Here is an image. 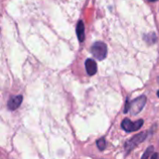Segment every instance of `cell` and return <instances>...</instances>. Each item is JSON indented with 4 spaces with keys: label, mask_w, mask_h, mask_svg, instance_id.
I'll return each instance as SVG.
<instances>
[{
    "label": "cell",
    "mask_w": 159,
    "mask_h": 159,
    "mask_svg": "<svg viewBox=\"0 0 159 159\" xmlns=\"http://www.w3.org/2000/svg\"><path fill=\"white\" fill-rule=\"evenodd\" d=\"M146 103V97L144 95L138 97L137 99H135L132 102L127 101L126 102V108H125V113H128L129 111H130L131 115H138L144 107Z\"/></svg>",
    "instance_id": "obj_1"
},
{
    "label": "cell",
    "mask_w": 159,
    "mask_h": 159,
    "mask_svg": "<svg viewBox=\"0 0 159 159\" xmlns=\"http://www.w3.org/2000/svg\"><path fill=\"white\" fill-rule=\"evenodd\" d=\"M148 136V132L145 131V132H142V133H139L137 135H135L133 138H131L130 140L127 141L126 143H125V149H126V152L127 154H129L134 148H136L141 143L144 142L145 139L147 138Z\"/></svg>",
    "instance_id": "obj_2"
},
{
    "label": "cell",
    "mask_w": 159,
    "mask_h": 159,
    "mask_svg": "<svg viewBox=\"0 0 159 159\" xmlns=\"http://www.w3.org/2000/svg\"><path fill=\"white\" fill-rule=\"evenodd\" d=\"M91 54L99 61H102L107 55V46L103 42H96L91 46Z\"/></svg>",
    "instance_id": "obj_3"
},
{
    "label": "cell",
    "mask_w": 159,
    "mask_h": 159,
    "mask_svg": "<svg viewBox=\"0 0 159 159\" xmlns=\"http://www.w3.org/2000/svg\"><path fill=\"white\" fill-rule=\"evenodd\" d=\"M143 125V120L140 119L136 122H131L129 118H126L121 123V128L127 132H132L140 129Z\"/></svg>",
    "instance_id": "obj_4"
},
{
    "label": "cell",
    "mask_w": 159,
    "mask_h": 159,
    "mask_svg": "<svg viewBox=\"0 0 159 159\" xmlns=\"http://www.w3.org/2000/svg\"><path fill=\"white\" fill-rule=\"evenodd\" d=\"M23 100V97L21 95H17V96H13L11 97L8 102H7V107L9 110L14 111L16 109H18L20 107V105L21 104Z\"/></svg>",
    "instance_id": "obj_5"
},
{
    "label": "cell",
    "mask_w": 159,
    "mask_h": 159,
    "mask_svg": "<svg viewBox=\"0 0 159 159\" xmlns=\"http://www.w3.org/2000/svg\"><path fill=\"white\" fill-rule=\"evenodd\" d=\"M85 66H86L87 73L89 75H94L97 73V63L94 60L88 59L85 62Z\"/></svg>",
    "instance_id": "obj_6"
},
{
    "label": "cell",
    "mask_w": 159,
    "mask_h": 159,
    "mask_svg": "<svg viewBox=\"0 0 159 159\" xmlns=\"http://www.w3.org/2000/svg\"><path fill=\"white\" fill-rule=\"evenodd\" d=\"M76 34L78 37V40L80 42H83L85 39V25L82 20H79L76 26Z\"/></svg>",
    "instance_id": "obj_7"
},
{
    "label": "cell",
    "mask_w": 159,
    "mask_h": 159,
    "mask_svg": "<svg viewBox=\"0 0 159 159\" xmlns=\"http://www.w3.org/2000/svg\"><path fill=\"white\" fill-rule=\"evenodd\" d=\"M153 154H154V146H150L144 152L142 159H151V157L153 156Z\"/></svg>",
    "instance_id": "obj_8"
},
{
    "label": "cell",
    "mask_w": 159,
    "mask_h": 159,
    "mask_svg": "<svg viewBox=\"0 0 159 159\" xmlns=\"http://www.w3.org/2000/svg\"><path fill=\"white\" fill-rule=\"evenodd\" d=\"M96 143H97V146H98L99 150H101V151H102V150H104L106 148V140L104 138L99 139Z\"/></svg>",
    "instance_id": "obj_9"
},
{
    "label": "cell",
    "mask_w": 159,
    "mask_h": 159,
    "mask_svg": "<svg viewBox=\"0 0 159 159\" xmlns=\"http://www.w3.org/2000/svg\"><path fill=\"white\" fill-rule=\"evenodd\" d=\"M151 159H159V155L157 153H154L153 156L151 157Z\"/></svg>",
    "instance_id": "obj_10"
},
{
    "label": "cell",
    "mask_w": 159,
    "mask_h": 159,
    "mask_svg": "<svg viewBox=\"0 0 159 159\" xmlns=\"http://www.w3.org/2000/svg\"><path fill=\"white\" fill-rule=\"evenodd\" d=\"M149 2H156V1H157V0H148Z\"/></svg>",
    "instance_id": "obj_11"
},
{
    "label": "cell",
    "mask_w": 159,
    "mask_h": 159,
    "mask_svg": "<svg viewBox=\"0 0 159 159\" xmlns=\"http://www.w3.org/2000/svg\"><path fill=\"white\" fill-rule=\"evenodd\" d=\"M157 96H158V98H159V90L157 91Z\"/></svg>",
    "instance_id": "obj_12"
}]
</instances>
